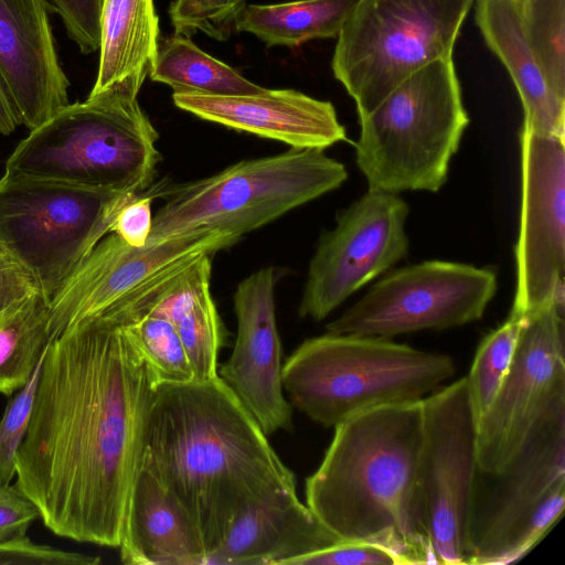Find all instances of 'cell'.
Returning a JSON list of instances; mask_svg holds the SVG:
<instances>
[{
	"label": "cell",
	"instance_id": "6da1fadb",
	"mask_svg": "<svg viewBox=\"0 0 565 565\" xmlns=\"http://www.w3.org/2000/svg\"><path fill=\"white\" fill-rule=\"evenodd\" d=\"M154 388L119 319L86 318L49 343L15 483L52 533L118 547Z\"/></svg>",
	"mask_w": 565,
	"mask_h": 565
},
{
	"label": "cell",
	"instance_id": "7a4b0ae2",
	"mask_svg": "<svg viewBox=\"0 0 565 565\" xmlns=\"http://www.w3.org/2000/svg\"><path fill=\"white\" fill-rule=\"evenodd\" d=\"M139 467L186 510L206 555L245 507L274 491L297 488L295 473L220 376L154 388Z\"/></svg>",
	"mask_w": 565,
	"mask_h": 565
},
{
	"label": "cell",
	"instance_id": "3957f363",
	"mask_svg": "<svg viewBox=\"0 0 565 565\" xmlns=\"http://www.w3.org/2000/svg\"><path fill=\"white\" fill-rule=\"evenodd\" d=\"M422 399L362 412L334 427L306 503L341 541L391 550L402 565L437 564L418 490Z\"/></svg>",
	"mask_w": 565,
	"mask_h": 565
},
{
	"label": "cell",
	"instance_id": "277c9868",
	"mask_svg": "<svg viewBox=\"0 0 565 565\" xmlns=\"http://www.w3.org/2000/svg\"><path fill=\"white\" fill-rule=\"evenodd\" d=\"M140 88L125 83L66 105L20 141L6 173L138 194L161 159Z\"/></svg>",
	"mask_w": 565,
	"mask_h": 565
},
{
	"label": "cell",
	"instance_id": "5b68a950",
	"mask_svg": "<svg viewBox=\"0 0 565 565\" xmlns=\"http://www.w3.org/2000/svg\"><path fill=\"white\" fill-rule=\"evenodd\" d=\"M454 360L392 341L358 334L307 339L281 369L292 406L324 427L372 408L420 401L454 376Z\"/></svg>",
	"mask_w": 565,
	"mask_h": 565
},
{
	"label": "cell",
	"instance_id": "8992f818",
	"mask_svg": "<svg viewBox=\"0 0 565 565\" xmlns=\"http://www.w3.org/2000/svg\"><path fill=\"white\" fill-rule=\"evenodd\" d=\"M359 124L355 160L369 189L438 191L469 125L454 58L411 74Z\"/></svg>",
	"mask_w": 565,
	"mask_h": 565
},
{
	"label": "cell",
	"instance_id": "52a82bcc",
	"mask_svg": "<svg viewBox=\"0 0 565 565\" xmlns=\"http://www.w3.org/2000/svg\"><path fill=\"white\" fill-rule=\"evenodd\" d=\"M345 167L324 150L295 149L243 160L211 177L174 185L152 216L147 243L199 228L236 241L338 189Z\"/></svg>",
	"mask_w": 565,
	"mask_h": 565
},
{
	"label": "cell",
	"instance_id": "ba28073f",
	"mask_svg": "<svg viewBox=\"0 0 565 565\" xmlns=\"http://www.w3.org/2000/svg\"><path fill=\"white\" fill-rule=\"evenodd\" d=\"M475 0H355L333 51L334 77L358 116L423 66L452 57Z\"/></svg>",
	"mask_w": 565,
	"mask_h": 565
},
{
	"label": "cell",
	"instance_id": "9c48e42d",
	"mask_svg": "<svg viewBox=\"0 0 565 565\" xmlns=\"http://www.w3.org/2000/svg\"><path fill=\"white\" fill-rule=\"evenodd\" d=\"M136 195L4 173L0 246L34 275L50 302Z\"/></svg>",
	"mask_w": 565,
	"mask_h": 565
},
{
	"label": "cell",
	"instance_id": "30bf717a",
	"mask_svg": "<svg viewBox=\"0 0 565 565\" xmlns=\"http://www.w3.org/2000/svg\"><path fill=\"white\" fill-rule=\"evenodd\" d=\"M483 503H476L468 564H509L527 554L565 509V404L535 427Z\"/></svg>",
	"mask_w": 565,
	"mask_h": 565
},
{
	"label": "cell",
	"instance_id": "8fae6325",
	"mask_svg": "<svg viewBox=\"0 0 565 565\" xmlns=\"http://www.w3.org/2000/svg\"><path fill=\"white\" fill-rule=\"evenodd\" d=\"M418 490L437 564H468L479 477L477 423L466 377L422 399Z\"/></svg>",
	"mask_w": 565,
	"mask_h": 565
},
{
	"label": "cell",
	"instance_id": "7c38bea8",
	"mask_svg": "<svg viewBox=\"0 0 565 565\" xmlns=\"http://www.w3.org/2000/svg\"><path fill=\"white\" fill-rule=\"evenodd\" d=\"M497 290L490 268L426 260L393 270L327 324V332L392 338L481 319Z\"/></svg>",
	"mask_w": 565,
	"mask_h": 565
},
{
	"label": "cell",
	"instance_id": "4fadbf2b",
	"mask_svg": "<svg viewBox=\"0 0 565 565\" xmlns=\"http://www.w3.org/2000/svg\"><path fill=\"white\" fill-rule=\"evenodd\" d=\"M564 327L553 301L522 319L510 370L477 423L480 473L503 472L542 419L565 404Z\"/></svg>",
	"mask_w": 565,
	"mask_h": 565
},
{
	"label": "cell",
	"instance_id": "5bb4252c",
	"mask_svg": "<svg viewBox=\"0 0 565 565\" xmlns=\"http://www.w3.org/2000/svg\"><path fill=\"white\" fill-rule=\"evenodd\" d=\"M408 204L397 194L369 189L337 217L309 264L298 313L320 321L408 252Z\"/></svg>",
	"mask_w": 565,
	"mask_h": 565
},
{
	"label": "cell",
	"instance_id": "9a60e30c",
	"mask_svg": "<svg viewBox=\"0 0 565 565\" xmlns=\"http://www.w3.org/2000/svg\"><path fill=\"white\" fill-rule=\"evenodd\" d=\"M522 196L510 316L523 319L553 300L565 268V140L522 127Z\"/></svg>",
	"mask_w": 565,
	"mask_h": 565
},
{
	"label": "cell",
	"instance_id": "2e32d148",
	"mask_svg": "<svg viewBox=\"0 0 565 565\" xmlns=\"http://www.w3.org/2000/svg\"><path fill=\"white\" fill-rule=\"evenodd\" d=\"M237 241L199 228L136 247L110 232L75 268L49 302L50 340L73 324L99 316L134 289L199 255Z\"/></svg>",
	"mask_w": 565,
	"mask_h": 565
},
{
	"label": "cell",
	"instance_id": "e0dca14e",
	"mask_svg": "<svg viewBox=\"0 0 565 565\" xmlns=\"http://www.w3.org/2000/svg\"><path fill=\"white\" fill-rule=\"evenodd\" d=\"M275 274L262 268L243 279L234 294L237 335L218 376L267 435L292 427L284 395L281 342L277 329Z\"/></svg>",
	"mask_w": 565,
	"mask_h": 565
},
{
	"label": "cell",
	"instance_id": "ac0fdd59",
	"mask_svg": "<svg viewBox=\"0 0 565 565\" xmlns=\"http://www.w3.org/2000/svg\"><path fill=\"white\" fill-rule=\"evenodd\" d=\"M49 12L45 0H0V76L30 130L70 104Z\"/></svg>",
	"mask_w": 565,
	"mask_h": 565
},
{
	"label": "cell",
	"instance_id": "d6986e66",
	"mask_svg": "<svg viewBox=\"0 0 565 565\" xmlns=\"http://www.w3.org/2000/svg\"><path fill=\"white\" fill-rule=\"evenodd\" d=\"M174 105L201 119L287 143L295 149L324 150L347 140V131L328 100L296 89L247 95L173 93Z\"/></svg>",
	"mask_w": 565,
	"mask_h": 565
},
{
	"label": "cell",
	"instance_id": "ffe728a7",
	"mask_svg": "<svg viewBox=\"0 0 565 565\" xmlns=\"http://www.w3.org/2000/svg\"><path fill=\"white\" fill-rule=\"evenodd\" d=\"M341 540L303 504L297 488L274 491L245 507L205 565H292Z\"/></svg>",
	"mask_w": 565,
	"mask_h": 565
},
{
	"label": "cell",
	"instance_id": "44dd1931",
	"mask_svg": "<svg viewBox=\"0 0 565 565\" xmlns=\"http://www.w3.org/2000/svg\"><path fill=\"white\" fill-rule=\"evenodd\" d=\"M127 565H205L201 534L179 500L150 471L132 481L118 547Z\"/></svg>",
	"mask_w": 565,
	"mask_h": 565
},
{
	"label": "cell",
	"instance_id": "7402d4cb",
	"mask_svg": "<svg viewBox=\"0 0 565 565\" xmlns=\"http://www.w3.org/2000/svg\"><path fill=\"white\" fill-rule=\"evenodd\" d=\"M476 23L489 50L505 67L524 113V128L565 140V99L550 87L524 34L512 0H475Z\"/></svg>",
	"mask_w": 565,
	"mask_h": 565
},
{
	"label": "cell",
	"instance_id": "603a6c76",
	"mask_svg": "<svg viewBox=\"0 0 565 565\" xmlns=\"http://www.w3.org/2000/svg\"><path fill=\"white\" fill-rule=\"evenodd\" d=\"M214 254L199 255L172 277L148 312L174 327L192 365L194 381L218 376V354L226 338L210 290Z\"/></svg>",
	"mask_w": 565,
	"mask_h": 565
},
{
	"label": "cell",
	"instance_id": "cb8c5ba5",
	"mask_svg": "<svg viewBox=\"0 0 565 565\" xmlns=\"http://www.w3.org/2000/svg\"><path fill=\"white\" fill-rule=\"evenodd\" d=\"M158 38L153 0H103L99 66L89 95L125 83L141 87L154 64Z\"/></svg>",
	"mask_w": 565,
	"mask_h": 565
},
{
	"label": "cell",
	"instance_id": "d4e9b609",
	"mask_svg": "<svg viewBox=\"0 0 565 565\" xmlns=\"http://www.w3.org/2000/svg\"><path fill=\"white\" fill-rule=\"evenodd\" d=\"M355 0H296L276 4L246 3L235 21L267 46L297 47L320 39H337Z\"/></svg>",
	"mask_w": 565,
	"mask_h": 565
},
{
	"label": "cell",
	"instance_id": "484cf974",
	"mask_svg": "<svg viewBox=\"0 0 565 565\" xmlns=\"http://www.w3.org/2000/svg\"><path fill=\"white\" fill-rule=\"evenodd\" d=\"M150 79L169 85L173 93L247 95L264 87L201 50L190 36L174 33L158 47Z\"/></svg>",
	"mask_w": 565,
	"mask_h": 565
},
{
	"label": "cell",
	"instance_id": "4316f807",
	"mask_svg": "<svg viewBox=\"0 0 565 565\" xmlns=\"http://www.w3.org/2000/svg\"><path fill=\"white\" fill-rule=\"evenodd\" d=\"M49 301L30 296L0 312V394L10 397L31 379L51 342Z\"/></svg>",
	"mask_w": 565,
	"mask_h": 565
},
{
	"label": "cell",
	"instance_id": "83f0119b",
	"mask_svg": "<svg viewBox=\"0 0 565 565\" xmlns=\"http://www.w3.org/2000/svg\"><path fill=\"white\" fill-rule=\"evenodd\" d=\"M526 41L552 90L565 99V0L519 4Z\"/></svg>",
	"mask_w": 565,
	"mask_h": 565
},
{
	"label": "cell",
	"instance_id": "f1b7e54d",
	"mask_svg": "<svg viewBox=\"0 0 565 565\" xmlns=\"http://www.w3.org/2000/svg\"><path fill=\"white\" fill-rule=\"evenodd\" d=\"M126 326L139 349L154 386L194 381V373L174 327L164 318L145 312Z\"/></svg>",
	"mask_w": 565,
	"mask_h": 565
},
{
	"label": "cell",
	"instance_id": "f546056e",
	"mask_svg": "<svg viewBox=\"0 0 565 565\" xmlns=\"http://www.w3.org/2000/svg\"><path fill=\"white\" fill-rule=\"evenodd\" d=\"M522 319L508 320L487 334L475 354L466 377L476 423L487 413L510 370Z\"/></svg>",
	"mask_w": 565,
	"mask_h": 565
},
{
	"label": "cell",
	"instance_id": "4dcf8cb0",
	"mask_svg": "<svg viewBox=\"0 0 565 565\" xmlns=\"http://www.w3.org/2000/svg\"><path fill=\"white\" fill-rule=\"evenodd\" d=\"M247 0H174L169 15L174 33L191 36L202 32L225 41L235 30V21Z\"/></svg>",
	"mask_w": 565,
	"mask_h": 565
},
{
	"label": "cell",
	"instance_id": "1f68e13d",
	"mask_svg": "<svg viewBox=\"0 0 565 565\" xmlns=\"http://www.w3.org/2000/svg\"><path fill=\"white\" fill-rule=\"evenodd\" d=\"M44 354L29 382L10 398L0 418V487L11 483L15 477L17 455L29 426Z\"/></svg>",
	"mask_w": 565,
	"mask_h": 565
},
{
	"label": "cell",
	"instance_id": "d6a6232c",
	"mask_svg": "<svg viewBox=\"0 0 565 565\" xmlns=\"http://www.w3.org/2000/svg\"><path fill=\"white\" fill-rule=\"evenodd\" d=\"M51 12L57 13L67 35L84 54L93 53L100 44L103 0H45Z\"/></svg>",
	"mask_w": 565,
	"mask_h": 565
},
{
	"label": "cell",
	"instance_id": "836d02e7",
	"mask_svg": "<svg viewBox=\"0 0 565 565\" xmlns=\"http://www.w3.org/2000/svg\"><path fill=\"white\" fill-rule=\"evenodd\" d=\"M99 556L60 550L25 536L0 542V565H97Z\"/></svg>",
	"mask_w": 565,
	"mask_h": 565
},
{
	"label": "cell",
	"instance_id": "e575fe53",
	"mask_svg": "<svg viewBox=\"0 0 565 565\" xmlns=\"http://www.w3.org/2000/svg\"><path fill=\"white\" fill-rule=\"evenodd\" d=\"M292 565H402L388 548L365 542L341 541L328 548L302 556Z\"/></svg>",
	"mask_w": 565,
	"mask_h": 565
},
{
	"label": "cell",
	"instance_id": "d590c367",
	"mask_svg": "<svg viewBox=\"0 0 565 565\" xmlns=\"http://www.w3.org/2000/svg\"><path fill=\"white\" fill-rule=\"evenodd\" d=\"M38 519V507L17 483L0 487V542L25 536Z\"/></svg>",
	"mask_w": 565,
	"mask_h": 565
},
{
	"label": "cell",
	"instance_id": "8d00e7d4",
	"mask_svg": "<svg viewBox=\"0 0 565 565\" xmlns=\"http://www.w3.org/2000/svg\"><path fill=\"white\" fill-rule=\"evenodd\" d=\"M36 294L43 295L34 275L0 246V312Z\"/></svg>",
	"mask_w": 565,
	"mask_h": 565
},
{
	"label": "cell",
	"instance_id": "74e56055",
	"mask_svg": "<svg viewBox=\"0 0 565 565\" xmlns=\"http://www.w3.org/2000/svg\"><path fill=\"white\" fill-rule=\"evenodd\" d=\"M152 199L137 194L126 203L118 212L111 232L132 246H145L152 227Z\"/></svg>",
	"mask_w": 565,
	"mask_h": 565
},
{
	"label": "cell",
	"instance_id": "f35d334b",
	"mask_svg": "<svg viewBox=\"0 0 565 565\" xmlns=\"http://www.w3.org/2000/svg\"><path fill=\"white\" fill-rule=\"evenodd\" d=\"M19 124L20 118L0 76V134H11Z\"/></svg>",
	"mask_w": 565,
	"mask_h": 565
},
{
	"label": "cell",
	"instance_id": "ab89813d",
	"mask_svg": "<svg viewBox=\"0 0 565 565\" xmlns=\"http://www.w3.org/2000/svg\"><path fill=\"white\" fill-rule=\"evenodd\" d=\"M512 1H514V2H515V3H518V4H521V3H523V2H524V1H526V0H512Z\"/></svg>",
	"mask_w": 565,
	"mask_h": 565
}]
</instances>
